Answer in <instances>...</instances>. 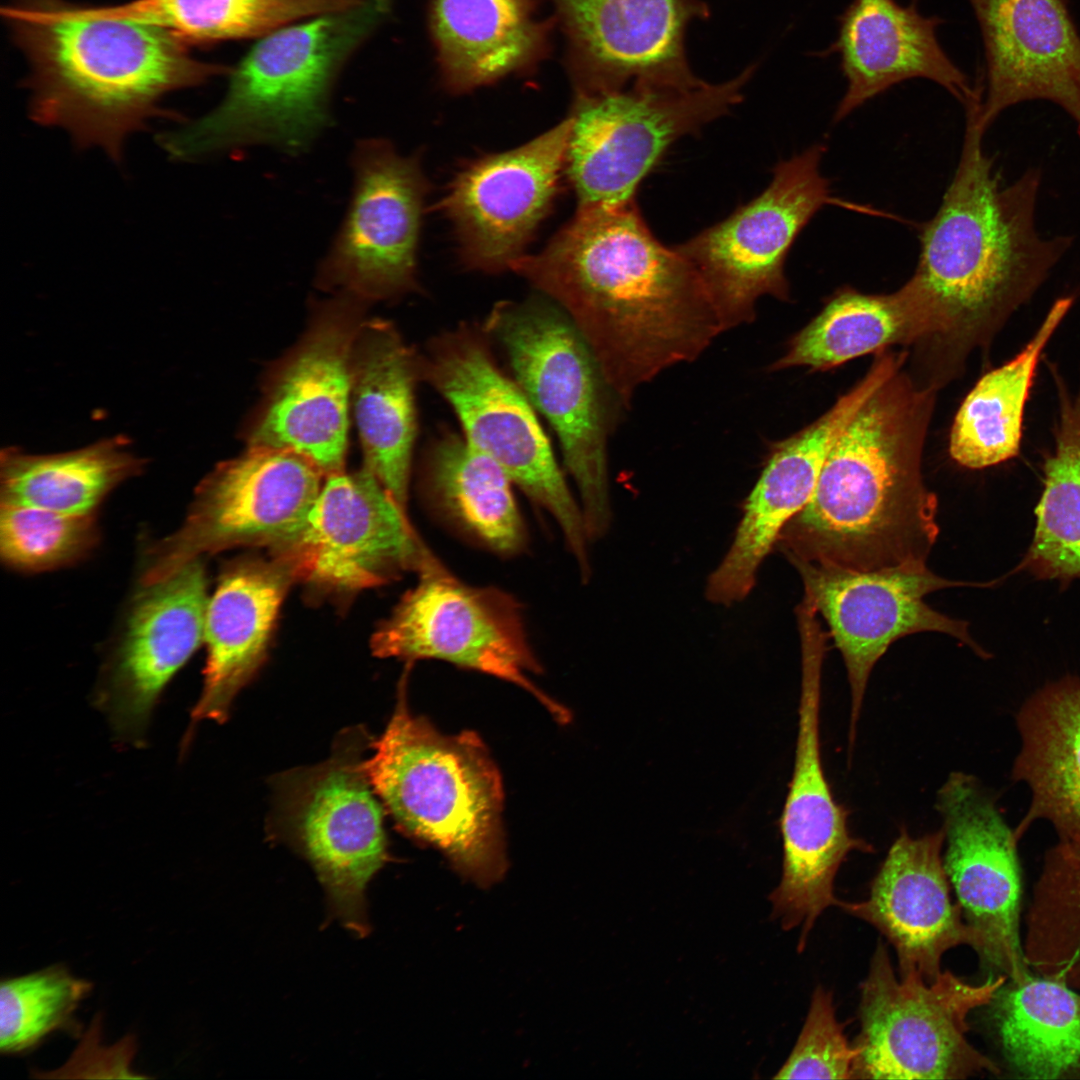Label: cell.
<instances>
[{
	"mask_svg": "<svg viewBox=\"0 0 1080 1080\" xmlns=\"http://www.w3.org/2000/svg\"><path fill=\"white\" fill-rule=\"evenodd\" d=\"M509 268L568 315L623 402L732 327L695 268L652 234L636 200L577 209L543 251Z\"/></svg>",
	"mask_w": 1080,
	"mask_h": 1080,
	"instance_id": "cell-1",
	"label": "cell"
},
{
	"mask_svg": "<svg viewBox=\"0 0 1080 1080\" xmlns=\"http://www.w3.org/2000/svg\"><path fill=\"white\" fill-rule=\"evenodd\" d=\"M930 402L897 373L869 397L782 530L788 558L860 571L926 564L939 534L937 497L921 475Z\"/></svg>",
	"mask_w": 1080,
	"mask_h": 1080,
	"instance_id": "cell-2",
	"label": "cell"
},
{
	"mask_svg": "<svg viewBox=\"0 0 1080 1080\" xmlns=\"http://www.w3.org/2000/svg\"><path fill=\"white\" fill-rule=\"evenodd\" d=\"M3 15L30 64L32 119L113 160L128 135L167 115L158 107L163 96L227 72L193 58L160 27L85 17L62 0H15Z\"/></svg>",
	"mask_w": 1080,
	"mask_h": 1080,
	"instance_id": "cell-3",
	"label": "cell"
},
{
	"mask_svg": "<svg viewBox=\"0 0 1080 1080\" xmlns=\"http://www.w3.org/2000/svg\"><path fill=\"white\" fill-rule=\"evenodd\" d=\"M979 108L966 127L954 176L922 228L911 280L935 303L950 332L970 338L1028 299L1067 252V236L1043 238L1035 211L1041 174L1030 168L1004 185L984 151Z\"/></svg>",
	"mask_w": 1080,
	"mask_h": 1080,
	"instance_id": "cell-4",
	"label": "cell"
},
{
	"mask_svg": "<svg viewBox=\"0 0 1080 1080\" xmlns=\"http://www.w3.org/2000/svg\"><path fill=\"white\" fill-rule=\"evenodd\" d=\"M389 10L390 0H362L264 35L232 69L223 101L159 144L182 161L251 144L303 151L328 126L341 67Z\"/></svg>",
	"mask_w": 1080,
	"mask_h": 1080,
	"instance_id": "cell-5",
	"label": "cell"
},
{
	"mask_svg": "<svg viewBox=\"0 0 1080 1080\" xmlns=\"http://www.w3.org/2000/svg\"><path fill=\"white\" fill-rule=\"evenodd\" d=\"M405 682L388 725L371 742L365 772L403 832L440 850L463 876L490 885L507 867L499 770L474 732L443 734L414 715Z\"/></svg>",
	"mask_w": 1080,
	"mask_h": 1080,
	"instance_id": "cell-6",
	"label": "cell"
},
{
	"mask_svg": "<svg viewBox=\"0 0 1080 1080\" xmlns=\"http://www.w3.org/2000/svg\"><path fill=\"white\" fill-rule=\"evenodd\" d=\"M483 330L501 345L516 383L557 434L579 491L589 540L603 536L612 515L607 385L587 343L546 296L497 303Z\"/></svg>",
	"mask_w": 1080,
	"mask_h": 1080,
	"instance_id": "cell-7",
	"label": "cell"
},
{
	"mask_svg": "<svg viewBox=\"0 0 1080 1080\" xmlns=\"http://www.w3.org/2000/svg\"><path fill=\"white\" fill-rule=\"evenodd\" d=\"M371 742L366 729H345L327 760L277 776L269 824L309 861L330 912L359 937L369 931L367 885L389 857L383 804L363 766Z\"/></svg>",
	"mask_w": 1080,
	"mask_h": 1080,
	"instance_id": "cell-8",
	"label": "cell"
},
{
	"mask_svg": "<svg viewBox=\"0 0 1080 1080\" xmlns=\"http://www.w3.org/2000/svg\"><path fill=\"white\" fill-rule=\"evenodd\" d=\"M480 329L462 325L435 337L420 358L421 378L454 409L473 448L493 459L560 528L582 575L589 540L580 504L557 464L533 406L498 366Z\"/></svg>",
	"mask_w": 1080,
	"mask_h": 1080,
	"instance_id": "cell-9",
	"label": "cell"
},
{
	"mask_svg": "<svg viewBox=\"0 0 1080 1080\" xmlns=\"http://www.w3.org/2000/svg\"><path fill=\"white\" fill-rule=\"evenodd\" d=\"M1005 975L971 984L941 971L933 981L909 971L896 976L880 940L860 985L859 1049L853 1079H967L999 1074L994 1061L967 1039V1018L989 1005Z\"/></svg>",
	"mask_w": 1080,
	"mask_h": 1080,
	"instance_id": "cell-10",
	"label": "cell"
},
{
	"mask_svg": "<svg viewBox=\"0 0 1080 1080\" xmlns=\"http://www.w3.org/2000/svg\"><path fill=\"white\" fill-rule=\"evenodd\" d=\"M755 70L750 65L731 80L688 89L634 85L576 94L566 162L578 209L635 201L640 183L674 142L742 101Z\"/></svg>",
	"mask_w": 1080,
	"mask_h": 1080,
	"instance_id": "cell-11",
	"label": "cell"
},
{
	"mask_svg": "<svg viewBox=\"0 0 1080 1080\" xmlns=\"http://www.w3.org/2000/svg\"><path fill=\"white\" fill-rule=\"evenodd\" d=\"M324 475L309 458L285 448L250 446L218 464L199 483L182 524L146 550L140 584L230 548H285L303 529Z\"/></svg>",
	"mask_w": 1080,
	"mask_h": 1080,
	"instance_id": "cell-12",
	"label": "cell"
},
{
	"mask_svg": "<svg viewBox=\"0 0 1080 1080\" xmlns=\"http://www.w3.org/2000/svg\"><path fill=\"white\" fill-rule=\"evenodd\" d=\"M376 656L438 659L513 683L531 693L561 724L570 713L531 680L541 668L513 597L465 584L442 566L420 573L371 640Z\"/></svg>",
	"mask_w": 1080,
	"mask_h": 1080,
	"instance_id": "cell-13",
	"label": "cell"
},
{
	"mask_svg": "<svg viewBox=\"0 0 1080 1080\" xmlns=\"http://www.w3.org/2000/svg\"><path fill=\"white\" fill-rule=\"evenodd\" d=\"M817 144L773 170L767 188L675 249L699 273L732 326L750 320L763 295L785 299V262L802 229L831 203Z\"/></svg>",
	"mask_w": 1080,
	"mask_h": 1080,
	"instance_id": "cell-14",
	"label": "cell"
},
{
	"mask_svg": "<svg viewBox=\"0 0 1080 1080\" xmlns=\"http://www.w3.org/2000/svg\"><path fill=\"white\" fill-rule=\"evenodd\" d=\"M802 678L794 767L780 817L782 877L771 893L773 916L785 930L799 928L802 951L819 916L838 906L836 875L854 851L871 852L848 828V811L839 804L825 776L820 751L821 667L826 639L801 638Z\"/></svg>",
	"mask_w": 1080,
	"mask_h": 1080,
	"instance_id": "cell-15",
	"label": "cell"
},
{
	"mask_svg": "<svg viewBox=\"0 0 1080 1080\" xmlns=\"http://www.w3.org/2000/svg\"><path fill=\"white\" fill-rule=\"evenodd\" d=\"M273 553L291 561L297 580L335 594L441 565L367 467L328 475L300 534Z\"/></svg>",
	"mask_w": 1080,
	"mask_h": 1080,
	"instance_id": "cell-16",
	"label": "cell"
},
{
	"mask_svg": "<svg viewBox=\"0 0 1080 1080\" xmlns=\"http://www.w3.org/2000/svg\"><path fill=\"white\" fill-rule=\"evenodd\" d=\"M788 559L801 575L805 597L825 619L846 667L851 691L850 746L869 676L893 642L914 633L940 632L985 656L970 636L967 622L950 618L923 600L931 592L967 583L942 578L926 564L860 571Z\"/></svg>",
	"mask_w": 1080,
	"mask_h": 1080,
	"instance_id": "cell-17",
	"label": "cell"
},
{
	"mask_svg": "<svg viewBox=\"0 0 1080 1080\" xmlns=\"http://www.w3.org/2000/svg\"><path fill=\"white\" fill-rule=\"evenodd\" d=\"M943 863L967 924L979 935L982 963L1020 983L1033 972L1020 933L1018 838L975 777L952 772L937 792Z\"/></svg>",
	"mask_w": 1080,
	"mask_h": 1080,
	"instance_id": "cell-18",
	"label": "cell"
},
{
	"mask_svg": "<svg viewBox=\"0 0 1080 1080\" xmlns=\"http://www.w3.org/2000/svg\"><path fill=\"white\" fill-rule=\"evenodd\" d=\"M355 185L344 223L319 280L354 298H384L415 286L416 251L427 182L416 157L383 139L353 153Z\"/></svg>",
	"mask_w": 1080,
	"mask_h": 1080,
	"instance_id": "cell-19",
	"label": "cell"
},
{
	"mask_svg": "<svg viewBox=\"0 0 1080 1080\" xmlns=\"http://www.w3.org/2000/svg\"><path fill=\"white\" fill-rule=\"evenodd\" d=\"M567 41L576 94L630 86L688 89L704 81L687 60L689 24L702 0H551Z\"/></svg>",
	"mask_w": 1080,
	"mask_h": 1080,
	"instance_id": "cell-20",
	"label": "cell"
},
{
	"mask_svg": "<svg viewBox=\"0 0 1080 1080\" xmlns=\"http://www.w3.org/2000/svg\"><path fill=\"white\" fill-rule=\"evenodd\" d=\"M570 117L532 141L472 161L452 181L441 208L466 264L500 271L520 257L551 206L566 162Z\"/></svg>",
	"mask_w": 1080,
	"mask_h": 1080,
	"instance_id": "cell-21",
	"label": "cell"
},
{
	"mask_svg": "<svg viewBox=\"0 0 1080 1080\" xmlns=\"http://www.w3.org/2000/svg\"><path fill=\"white\" fill-rule=\"evenodd\" d=\"M354 302L330 303L284 362L251 429L250 446L294 450L326 475L343 471L350 356L360 326Z\"/></svg>",
	"mask_w": 1080,
	"mask_h": 1080,
	"instance_id": "cell-22",
	"label": "cell"
},
{
	"mask_svg": "<svg viewBox=\"0 0 1080 1080\" xmlns=\"http://www.w3.org/2000/svg\"><path fill=\"white\" fill-rule=\"evenodd\" d=\"M201 560L140 584L130 602L98 696L119 733L144 732L162 691L204 642L210 596Z\"/></svg>",
	"mask_w": 1080,
	"mask_h": 1080,
	"instance_id": "cell-23",
	"label": "cell"
},
{
	"mask_svg": "<svg viewBox=\"0 0 1080 1080\" xmlns=\"http://www.w3.org/2000/svg\"><path fill=\"white\" fill-rule=\"evenodd\" d=\"M895 373L878 358L865 377L814 423L780 442L748 496L734 540L710 576L706 595L730 605L745 598L786 524L809 502L834 441L859 408Z\"/></svg>",
	"mask_w": 1080,
	"mask_h": 1080,
	"instance_id": "cell-24",
	"label": "cell"
},
{
	"mask_svg": "<svg viewBox=\"0 0 1080 1080\" xmlns=\"http://www.w3.org/2000/svg\"><path fill=\"white\" fill-rule=\"evenodd\" d=\"M984 51L979 123L1030 100L1060 106L1080 135V34L1063 0H969Z\"/></svg>",
	"mask_w": 1080,
	"mask_h": 1080,
	"instance_id": "cell-25",
	"label": "cell"
},
{
	"mask_svg": "<svg viewBox=\"0 0 1080 1080\" xmlns=\"http://www.w3.org/2000/svg\"><path fill=\"white\" fill-rule=\"evenodd\" d=\"M942 829L912 837L902 829L874 877L868 897L837 907L876 928L896 951L899 973L927 981L941 972L943 955L967 945L979 955L982 941L953 903L943 863Z\"/></svg>",
	"mask_w": 1080,
	"mask_h": 1080,
	"instance_id": "cell-26",
	"label": "cell"
},
{
	"mask_svg": "<svg viewBox=\"0 0 1080 1080\" xmlns=\"http://www.w3.org/2000/svg\"><path fill=\"white\" fill-rule=\"evenodd\" d=\"M943 20L919 12L916 1L852 0L839 17L838 34L828 48L840 58L846 90L833 120L894 85L914 78L931 80L964 107L982 103L983 88L973 86L939 43Z\"/></svg>",
	"mask_w": 1080,
	"mask_h": 1080,
	"instance_id": "cell-27",
	"label": "cell"
},
{
	"mask_svg": "<svg viewBox=\"0 0 1080 1080\" xmlns=\"http://www.w3.org/2000/svg\"><path fill=\"white\" fill-rule=\"evenodd\" d=\"M296 575L290 560L234 562L209 597L204 626V683L192 710L194 722H224L239 691L262 665L284 600Z\"/></svg>",
	"mask_w": 1080,
	"mask_h": 1080,
	"instance_id": "cell-28",
	"label": "cell"
},
{
	"mask_svg": "<svg viewBox=\"0 0 1080 1080\" xmlns=\"http://www.w3.org/2000/svg\"><path fill=\"white\" fill-rule=\"evenodd\" d=\"M350 374L365 467L407 511L420 358L392 324L373 320L356 332Z\"/></svg>",
	"mask_w": 1080,
	"mask_h": 1080,
	"instance_id": "cell-29",
	"label": "cell"
},
{
	"mask_svg": "<svg viewBox=\"0 0 1080 1080\" xmlns=\"http://www.w3.org/2000/svg\"><path fill=\"white\" fill-rule=\"evenodd\" d=\"M541 0H431L429 26L442 80L466 92L526 72L549 49L554 21Z\"/></svg>",
	"mask_w": 1080,
	"mask_h": 1080,
	"instance_id": "cell-30",
	"label": "cell"
},
{
	"mask_svg": "<svg viewBox=\"0 0 1080 1080\" xmlns=\"http://www.w3.org/2000/svg\"><path fill=\"white\" fill-rule=\"evenodd\" d=\"M1017 726L1021 749L1013 777L1032 796L1017 838L1045 819L1060 844L1080 848V680L1067 676L1040 689L1021 707Z\"/></svg>",
	"mask_w": 1080,
	"mask_h": 1080,
	"instance_id": "cell-31",
	"label": "cell"
},
{
	"mask_svg": "<svg viewBox=\"0 0 1080 1080\" xmlns=\"http://www.w3.org/2000/svg\"><path fill=\"white\" fill-rule=\"evenodd\" d=\"M949 332L945 316L911 279L890 294L843 289L792 339L774 368L826 370L889 345Z\"/></svg>",
	"mask_w": 1080,
	"mask_h": 1080,
	"instance_id": "cell-32",
	"label": "cell"
},
{
	"mask_svg": "<svg viewBox=\"0 0 1080 1080\" xmlns=\"http://www.w3.org/2000/svg\"><path fill=\"white\" fill-rule=\"evenodd\" d=\"M423 466L422 489L439 516L497 554L524 549L527 531L513 482L493 459L447 430L431 443Z\"/></svg>",
	"mask_w": 1080,
	"mask_h": 1080,
	"instance_id": "cell-33",
	"label": "cell"
},
{
	"mask_svg": "<svg viewBox=\"0 0 1080 1080\" xmlns=\"http://www.w3.org/2000/svg\"><path fill=\"white\" fill-rule=\"evenodd\" d=\"M122 436L53 454L16 447L0 455V504L94 515L110 493L144 471Z\"/></svg>",
	"mask_w": 1080,
	"mask_h": 1080,
	"instance_id": "cell-34",
	"label": "cell"
},
{
	"mask_svg": "<svg viewBox=\"0 0 1080 1080\" xmlns=\"http://www.w3.org/2000/svg\"><path fill=\"white\" fill-rule=\"evenodd\" d=\"M992 1005L1004 1058L1018 1078H1080V992L1032 973L1010 980Z\"/></svg>",
	"mask_w": 1080,
	"mask_h": 1080,
	"instance_id": "cell-35",
	"label": "cell"
},
{
	"mask_svg": "<svg viewBox=\"0 0 1080 1080\" xmlns=\"http://www.w3.org/2000/svg\"><path fill=\"white\" fill-rule=\"evenodd\" d=\"M1072 303V297L1058 299L1022 351L983 375L968 393L950 434L949 450L957 463L981 469L1018 455L1025 405L1039 358Z\"/></svg>",
	"mask_w": 1080,
	"mask_h": 1080,
	"instance_id": "cell-36",
	"label": "cell"
},
{
	"mask_svg": "<svg viewBox=\"0 0 1080 1080\" xmlns=\"http://www.w3.org/2000/svg\"><path fill=\"white\" fill-rule=\"evenodd\" d=\"M1057 384L1061 408L1056 446L1043 466L1032 543L1014 571L1067 584L1080 578V394L1071 400L1064 385Z\"/></svg>",
	"mask_w": 1080,
	"mask_h": 1080,
	"instance_id": "cell-37",
	"label": "cell"
},
{
	"mask_svg": "<svg viewBox=\"0 0 1080 1080\" xmlns=\"http://www.w3.org/2000/svg\"><path fill=\"white\" fill-rule=\"evenodd\" d=\"M362 0H132L99 16L160 27L185 44L264 36L286 24L352 7Z\"/></svg>",
	"mask_w": 1080,
	"mask_h": 1080,
	"instance_id": "cell-38",
	"label": "cell"
},
{
	"mask_svg": "<svg viewBox=\"0 0 1080 1080\" xmlns=\"http://www.w3.org/2000/svg\"><path fill=\"white\" fill-rule=\"evenodd\" d=\"M100 541L94 515L0 505V556L10 569L42 573L88 557Z\"/></svg>",
	"mask_w": 1080,
	"mask_h": 1080,
	"instance_id": "cell-39",
	"label": "cell"
},
{
	"mask_svg": "<svg viewBox=\"0 0 1080 1080\" xmlns=\"http://www.w3.org/2000/svg\"><path fill=\"white\" fill-rule=\"evenodd\" d=\"M92 989L63 965L7 978L0 985V1051L32 1049L50 1033L66 1027Z\"/></svg>",
	"mask_w": 1080,
	"mask_h": 1080,
	"instance_id": "cell-40",
	"label": "cell"
},
{
	"mask_svg": "<svg viewBox=\"0 0 1080 1080\" xmlns=\"http://www.w3.org/2000/svg\"><path fill=\"white\" fill-rule=\"evenodd\" d=\"M838 1021L833 993L815 989L798 1040L776 1079H853L859 1049Z\"/></svg>",
	"mask_w": 1080,
	"mask_h": 1080,
	"instance_id": "cell-41",
	"label": "cell"
}]
</instances>
